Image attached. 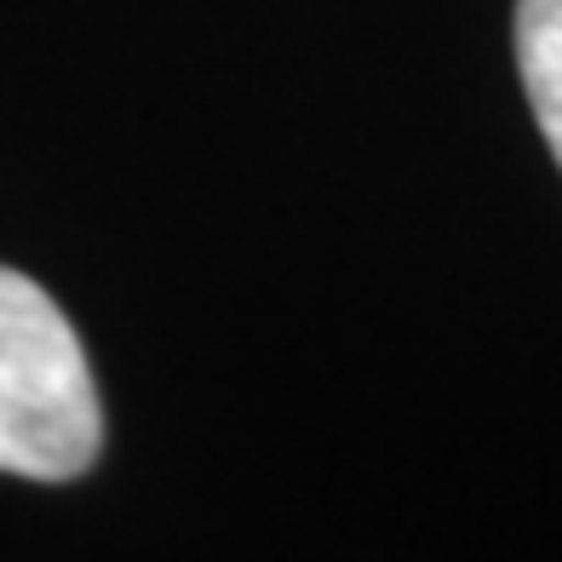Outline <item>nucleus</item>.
I'll list each match as a JSON object with an SVG mask.
<instances>
[{"instance_id": "f257e3e1", "label": "nucleus", "mask_w": 562, "mask_h": 562, "mask_svg": "<svg viewBox=\"0 0 562 562\" xmlns=\"http://www.w3.org/2000/svg\"><path fill=\"white\" fill-rule=\"evenodd\" d=\"M104 448V407L69 316L41 281L0 265V471L69 482Z\"/></svg>"}, {"instance_id": "f03ea898", "label": "nucleus", "mask_w": 562, "mask_h": 562, "mask_svg": "<svg viewBox=\"0 0 562 562\" xmlns=\"http://www.w3.org/2000/svg\"><path fill=\"white\" fill-rule=\"evenodd\" d=\"M517 69L533 121L562 167V0H517Z\"/></svg>"}]
</instances>
